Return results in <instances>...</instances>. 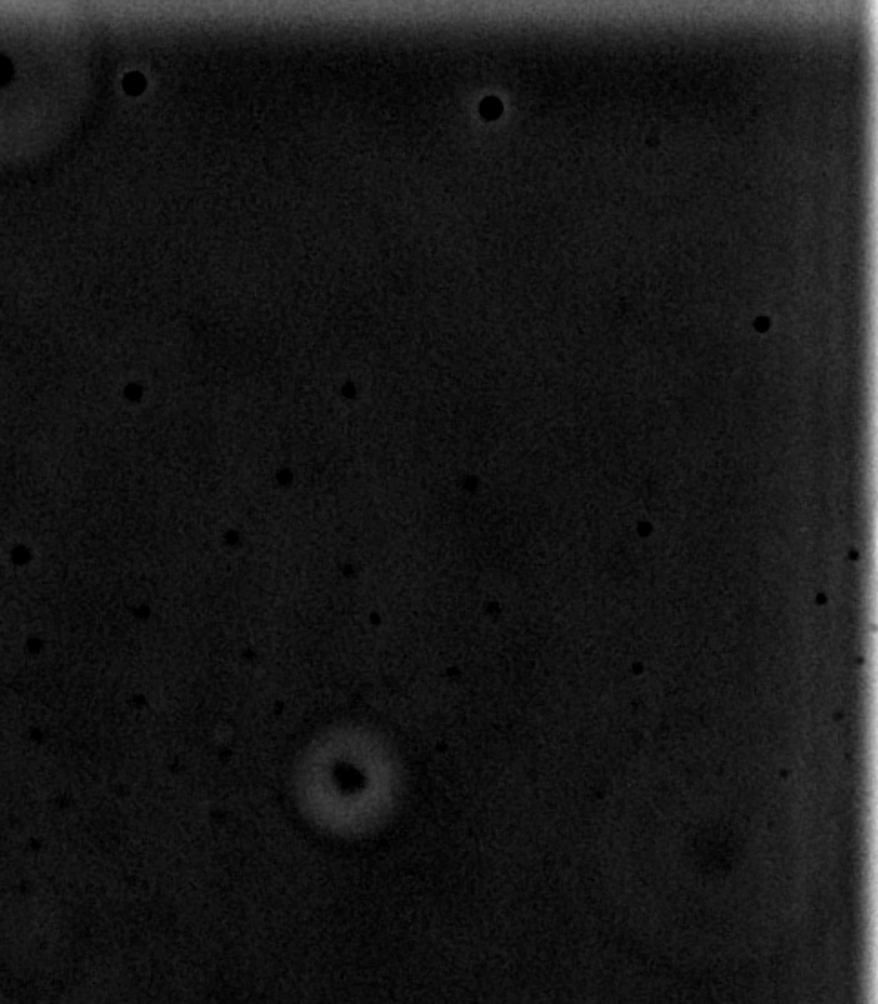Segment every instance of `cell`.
Listing matches in <instances>:
<instances>
[{"mask_svg": "<svg viewBox=\"0 0 878 1004\" xmlns=\"http://www.w3.org/2000/svg\"><path fill=\"white\" fill-rule=\"evenodd\" d=\"M142 84H144V81L140 79V75H137V73H133L131 77H128V81H126V86H128V90L130 91L139 90Z\"/></svg>", "mask_w": 878, "mask_h": 1004, "instance_id": "cell-1", "label": "cell"}]
</instances>
